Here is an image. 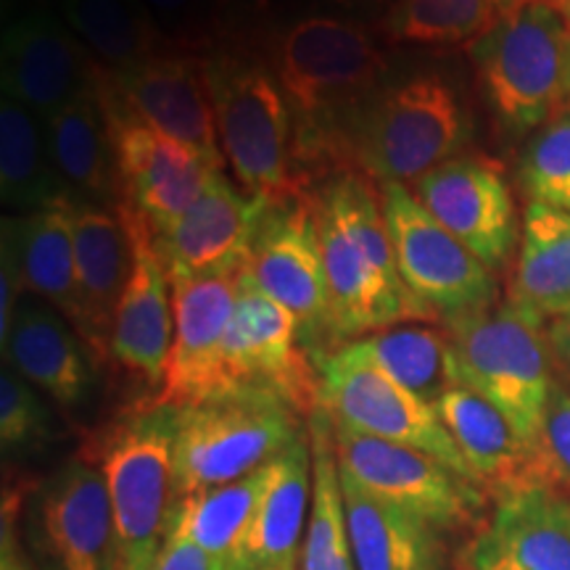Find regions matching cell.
<instances>
[{
	"mask_svg": "<svg viewBox=\"0 0 570 570\" xmlns=\"http://www.w3.org/2000/svg\"><path fill=\"white\" fill-rule=\"evenodd\" d=\"M3 360L63 410L82 407L96 381V360L75 325L32 294L21 298Z\"/></svg>",
	"mask_w": 570,
	"mask_h": 570,
	"instance_id": "25",
	"label": "cell"
},
{
	"mask_svg": "<svg viewBox=\"0 0 570 570\" xmlns=\"http://www.w3.org/2000/svg\"><path fill=\"white\" fill-rule=\"evenodd\" d=\"M468 114L444 77L412 75L386 82L348 130V159L370 180L415 185L462 154Z\"/></svg>",
	"mask_w": 570,
	"mask_h": 570,
	"instance_id": "7",
	"label": "cell"
},
{
	"mask_svg": "<svg viewBox=\"0 0 570 570\" xmlns=\"http://www.w3.org/2000/svg\"><path fill=\"white\" fill-rule=\"evenodd\" d=\"M562 9H566V13H568V19H570V6H562Z\"/></svg>",
	"mask_w": 570,
	"mask_h": 570,
	"instance_id": "48",
	"label": "cell"
},
{
	"mask_svg": "<svg viewBox=\"0 0 570 570\" xmlns=\"http://www.w3.org/2000/svg\"><path fill=\"white\" fill-rule=\"evenodd\" d=\"M547 341H550L554 360H558L570 375V315L552 320L550 327H547Z\"/></svg>",
	"mask_w": 570,
	"mask_h": 570,
	"instance_id": "44",
	"label": "cell"
},
{
	"mask_svg": "<svg viewBox=\"0 0 570 570\" xmlns=\"http://www.w3.org/2000/svg\"><path fill=\"white\" fill-rule=\"evenodd\" d=\"M225 373L233 389H267L309 417L320 407V370L306 352L296 317L248 277L225 333Z\"/></svg>",
	"mask_w": 570,
	"mask_h": 570,
	"instance_id": "15",
	"label": "cell"
},
{
	"mask_svg": "<svg viewBox=\"0 0 570 570\" xmlns=\"http://www.w3.org/2000/svg\"><path fill=\"white\" fill-rule=\"evenodd\" d=\"M101 80L142 122L225 167L206 80V56L167 48L138 67L122 71L101 67Z\"/></svg>",
	"mask_w": 570,
	"mask_h": 570,
	"instance_id": "18",
	"label": "cell"
},
{
	"mask_svg": "<svg viewBox=\"0 0 570 570\" xmlns=\"http://www.w3.org/2000/svg\"><path fill=\"white\" fill-rule=\"evenodd\" d=\"M273 69L294 114V173L306 190L346 169L348 130L386 85L389 53L360 21L312 13L277 35Z\"/></svg>",
	"mask_w": 570,
	"mask_h": 570,
	"instance_id": "1",
	"label": "cell"
},
{
	"mask_svg": "<svg viewBox=\"0 0 570 570\" xmlns=\"http://www.w3.org/2000/svg\"><path fill=\"white\" fill-rule=\"evenodd\" d=\"M504 298L541 323L570 315V214L544 204L525 206Z\"/></svg>",
	"mask_w": 570,
	"mask_h": 570,
	"instance_id": "29",
	"label": "cell"
},
{
	"mask_svg": "<svg viewBox=\"0 0 570 570\" xmlns=\"http://www.w3.org/2000/svg\"><path fill=\"white\" fill-rule=\"evenodd\" d=\"M489 3H491V9H494L497 19H499V17H504V13L520 9V6L531 3V0H489Z\"/></svg>",
	"mask_w": 570,
	"mask_h": 570,
	"instance_id": "45",
	"label": "cell"
},
{
	"mask_svg": "<svg viewBox=\"0 0 570 570\" xmlns=\"http://www.w3.org/2000/svg\"><path fill=\"white\" fill-rule=\"evenodd\" d=\"M151 570H227L223 562L206 554L202 547L185 539L183 533L167 531L164 533L161 550L156 554Z\"/></svg>",
	"mask_w": 570,
	"mask_h": 570,
	"instance_id": "41",
	"label": "cell"
},
{
	"mask_svg": "<svg viewBox=\"0 0 570 570\" xmlns=\"http://www.w3.org/2000/svg\"><path fill=\"white\" fill-rule=\"evenodd\" d=\"M468 56L494 119L512 138L539 130L566 104L570 19L558 0H531L494 19Z\"/></svg>",
	"mask_w": 570,
	"mask_h": 570,
	"instance_id": "3",
	"label": "cell"
},
{
	"mask_svg": "<svg viewBox=\"0 0 570 570\" xmlns=\"http://www.w3.org/2000/svg\"><path fill=\"white\" fill-rule=\"evenodd\" d=\"M3 502L40 570H119L117 523L104 470L88 454L69 458L38 483H6Z\"/></svg>",
	"mask_w": 570,
	"mask_h": 570,
	"instance_id": "9",
	"label": "cell"
},
{
	"mask_svg": "<svg viewBox=\"0 0 570 570\" xmlns=\"http://www.w3.org/2000/svg\"><path fill=\"white\" fill-rule=\"evenodd\" d=\"M433 407L481 489L499 499L529 487H554L541 452L525 444L510 420L487 399L465 386H454Z\"/></svg>",
	"mask_w": 570,
	"mask_h": 570,
	"instance_id": "24",
	"label": "cell"
},
{
	"mask_svg": "<svg viewBox=\"0 0 570 570\" xmlns=\"http://www.w3.org/2000/svg\"><path fill=\"white\" fill-rule=\"evenodd\" d=\"M244 273L169 283L175 312L173 348H169L167 373H164L159 394L146 404L194 407V404L238 391L233 389L225 373L223 346Z\"/></svg>",
	"mask_w": 570,
	"mask_h": 570,
	"instance_id": "16",
	"label": "cell"
},
{
	"mask_svg": "<svg viewBox=\"0 0 570 570\" xmlns=\"http://www.w3.org/2000/svg\"><path fill=\"white\" fill-rule=\"evenodd\" d=\"M558 3H560V6H570V0H558Z\"/></svg>",
	"mask_w": 570,
	"mask_h": 570,
	"instance_id": "47",
	"label": "cell"
},
{
	"mask_svg": "<svg viewBox=\"0 0 570 570\" xmlns=\"http://www.w3.org/2000/svg\"><path fill=\"white\" fill-rule=\"evenodd\" d=\"M333 420V417H331ZM338 473L365 494L428 520L439 531L470 529L483 512V491L417 449L365 436L333 420Z\"/></svg>",
	"mask_w": 570,
	"mask_h": 570,
	"instance_id": "12",
	"label": "cell"
},
{
	"mask_svg": "<svg viewBox=\"0 0 570 570\" xmlns=\"http://www.w3.org/2000/svg\"><path fill=\"white\" fill-rule=\"evenodd\" d=\"M320 407L356 433L417 449L465 481L479 483L436 407L381 370L333 352L320 365Z\"/></svg>",
	"mask_w": 570,
	"mask_h": 570,
	"instance_id": "14",
	"label": "cell"
},
{
	"mask_svg": "<svg viewBox=\"0 0 570 570\" xmlns=\"http://www.w3.org/2000/svg\"><path fill=\"white\" fill-rule=\"evenodd\" d=\"M61 17L92 59L114 71L175 48L142 0H61Z\"/></svg>",
	"mask_w": 570,
	"mask_h": 570,
	"instance_id": "33",
	"label": "cell"
},
{
	"mask_svg": "<svg viewBox=\"0 0 570 570\" xmlns=\"http://www.w3.org/2000/svg\"><path fill=\"white\" fill-rule=\"evenodd\" d=\"M275 460L254 470L246 479L175 499L167 515V531L183 533L185 539L194 541L196 547H202L206 554H212L230 570L240 539H244L262 497L273 483Z\"/></svg>",
	"mask_w": 570,
	"mask_h": 570,
	"instance_id": "32",
	"label": "cell"
},
{
	"mask_svg": "<svg viewBox=\"0 0 570 570\" xmlns=\"http://www.w3.org/2000/svg\"><path fill=\"white\" fill-rule=\"evenodd\" d=\"M132 244L117 204L82 202L75 206V273L77 317L80 333L92 360L109 362V341L117 306L130 281Z\"/></svg>",
	"mask_w": 570,
	"mask_h": 570,
	"instance_id": "23",
	"label": "cell"
},
{
	"mask_svg": "<svg viewBox=\"0 0 570 570\" xmlns=\"http://www.w3.org/2000/svg\"><path fill=\"white\" fill-rule=\"evenodd\" d=\"M306 431H309L315 489H312V512L298 570H356L346 529L331 415L317 407L306 417Z\"/></svg>",
	"mask_w": 570,
	"mask_h": 570,
	"instance_id": "35",
	"label": "cell"
},
{
	"mask_svg": "<svg viewBox=\"0 0 570 570\" xmlns=\"http://www.w3.org/2000/svg\"><path fill=\"white\" fill-rule=\"evenodd\" d=\"M566 92H568V96H566V101L570 104V56H568V82H566Z\"/></svg>",
	"mask_w": 570,
	"mask_h": 570,
	"instance_id": "46",
	"label": "cell"
},
{
	"mask_svg": "<svg viewBox=\"0 0 570 570\" xmlns=\"http://www.w3.org/2000/svg\"><path fill=\"white\" fill-rule=\"evenodd\" d=\"M96 85L111 135L117 204L138 214L151 233L159 235L204 196L223 167L125 109L101 80V63L96 69Z\"/></svg>",
	"mask_w": 570,
	"mask_h": 570,
	"instance_id": "11",
	"label": "cell"
},
{
	"mask_svg": "<svg viewBox=\"0 0 570 570\" xmlns=\"http://www.w3.org/2000/svg\"><path fill=\"white\" fill-rule=\"evenodd\" d=\"M539 452L554 487L570 489V389L558 381L544 412Z\"/></svg>",
	"mask_w": 570,
	"mask_h": 570,
	"instance_id": "40",
	"label": "cell"
},
{
	"mask_svg": "<svg viewBox=\"0 0 570 570\" xmlns=\"http://www.w3.org/2000/svg\"><path fill=\"white\" fill-rule=\"evenodd\" d=\"M269 204V198L246 194L223 173L214 175L204 196L173 227L154 235L169 283L244 273Z\"/></svg>",
	"mask_w": 570,
	"mask_h": 570,
	"instance_id": "19",
	"label": "cell"
},
{
	"mask_svg": "<svg viewBox=\"0 0 570 570\" xmlns=\"http://www.w3.org/2000/svg\"><path fill=\"white\" fill-rule=\"evenodd\" d=\"M309 431L275 460V475L240 539L230 570H298L312 512Z\"/></svg>",
	"mask_w": 570,
	"mask_h": 570,
	"instance_id": "26",
	"label": "cell"
},
{
	"mask_svg": "<svg viewBox=\"0 0 570 570\" xmlns=\"http://www.w3.org/2000/svg\"><path fill=\"white\" fill-rule=\"evenodd\" d=\"M53 439V417L38 389L17 370L0 373V446L3 454L38 452Z\"/></svg>",
	"mask_w": 570,
	"mask_h": 570,
	"instance_id": "38",
	"label": "cell"
},
{
	"mask_svg": "<svg viewBox=\"0 0 570 570\" xmlns=\"http://www.w3.org/2000/svg\"><path fill=\"white\" fill-rule=\"evenodd\" d=\"M518 180L531 204L570 214V104L531 135L520 156Z\"/></svg>",
	"mask_w": 570,
	"mask_h": 570,
	"instance_id": "37",
	"label": "cell"
},
{
	"mask_svg": "<svg viewBox=\"0 0 570 570\" xmlns=\"http://www.w3.org/2000/svg\"><path fill=\"white\" fill-rule=\"evenodd\" d=\"M302 412L267 389L177 407L173 502L246 479L306 436Z\"/></svg>",
	"mask_w": 570,
	"mask_h": 570,
	"instance_id": "8",
	"label": "cell"
},
{
	"mask_svg": "<svg viewBox=\"0 0 570 570\" xmlns=\"http://www.w3.org/2000/svg\"><path fill=\"white\" fill-rule=\"evenodd\" d=\"M0 570H40L21 541L19 515L9 502H3V525H0Z\"/></svg>",
	"mask_w": 570,
	"mask_h": 570,
	"instance_id": "42",
	"label": "cell"
},
{
	"mask_svg": "<svg viewBox=\"0 0 570 570\" xmlns=\"http://www.w3.org/2000/svg\"><path fill=\"white\" fill-rule=\"evenodd\" d=\"M336 354L370 365L425 402L436 404L449 389L460 386L452 344L444 327L412 320L370 333L338 346Z\"/></svg>",
	"mask_w": 570,
	"mask_h": 570,
	"instance_id": "31",
	"label": "cell"
},
{
	"mask_svg": "<svg viewBox=\"0 0 570 570\" xmlns=\"http://www.w3.org/2000/svg\"><path fill=\"white\" fill-rule=\"evenodd\" d=\"M356 570H446L444 531L370 497L341 475Z\"/></svg>",
	"mask_w": 570,
	"mask_h": 570,
	"instance_id": "28",
	"label": "cell"
},
{
	"mask_svg": "<svg viewBox=\"0 0 570 570\" xmlns=\"http://www.w3.org/2000/svg\"><path fill=\"white\" fill-rule=\"evenodd\" d=\"M98 61L67 21L27 11L3 30V96L30 109L42 125L96 77Z\"/></svg>",
	"mask_w": 570,
	"mask_h": 570,
	"instance_id": "21",
	"label": "cell"
},
{
	"mask_svg": "<svg viewBox=\"0 0 570 570\" xmlns=\"http://www.w3.org/2000/svg\"><path fill=\"white\" fill-rule=\"evenodd\" d=\"M142 3L175 48L202 53L214 40L223 0H142Z\"/></svg>",
	"mask_w": 570,
	"mask_h": 570,
	"instance_id": "39",
	"label": "cell"
},
{
	"mask_svg": "<svg viewBox=\"0 0 570 570\" xmlns=\"http://www.w3.org/2000/svg\"><path fill=\"white\" fill-rule=\"evenodd\" d=\"M75 206L77 196H61L38 212L3 217L0 244L17 259L24 294L48 302L75 325Z\"/></svg>",
	"mask_w": 570,
	"mask_h": 570,
	"instance_id": "27",
	"label": "cell"
},
{
	"mask_svg": "<svg viewBox=\"0 0 570 570\" xmlns=\"http://www.w3.org/2000/svg\"><path fill=\"white\" fill-rule=\"evenodd\" d=\"M325 3L344 13V19L360 21L370 30L381 32V27L394 17L402 0H325Z\"/></svg>",
	"mask_w": 570,
	"mask_h": 570,
	"instance_id": "43",
	"label": "cell"
},
{
	"mask_svg": "<svg viewBox=\"0 0 570 570\" xmlns=\"http://www.w3.org/2000/svg\"><path fill=\"white\" fill-rule=\"evenodd\" d=\"M377 188L399 275L428 315L446 323L499 302L494 273L417 202L407 185L381 183Z\"/></svg>",
	"mask_w": 570,
	"mask_h": 570,
	"instance_id": "10",
	"label": "cell"
},
{
	"mask_svg": "<svg viewBox=\"0 0 570 570\" xmlns=\"http://www.w3.org/2000/svg\"><path fill=\"white\" fill-rule=\"evenodd\" d=\"M323 244L333 352L386 327L433 323L399 275L381 188L360 169L325 177L312 194Z\"/></svg>",
	"mask_w": 570,
	"mask_h": 570,
	"instance_id": "2",
	"label": "cell"
},
{
	"mask_svg": "<svg viewBox=\"0 0 570 570\" xmlns=\"http://www.w3.org/2000/svg\"><path fill=\"white\" fill-rule=\"evenodd\" d=\"M67 194L69 188L56 173L51 151H48L46 125L11 96H3L0 101V198H3V206L19 214H30Z\"/></svg>",
	"mask_w": 570,
	"mask_h": 570,
	"instance_id": "34",
	"label": "cell"
},
{
	"mask_svg": "<svg viewBox=\"0 0 570 570\" xmlns=\"http://www.w3.org/2000/svg\"><path fill=\"white\" fill-rule=\"evenodd\" d=\"M412 194L489 269L508 267L518 246V212L502 167L483 154H460L412 185Z\"/></svg>",
	"mask_w": 570,
	"mask_h": 570,
	"instance_id": "17",
	"label": "cell"
},
{
	"mask_svg": "<svg viewBox=\"0 0 570 570\" xmlns=\"http://www.w3.org/2000/svg\"><path fill=\"white\" fill-rule=\"evenodd\" d=\"M460 560L465 570H570V497L558 487L499 497Z\"/></svg>",
	"mask_w": 570,
	"mask_h": 570,
	"instance_id": "22",
	"label": "cell"
},
{
	"mask_svg": "<svg viewBox=\"0 0 570 570\" xmlns=\"http://www.w3.org/2000/svg\"><path fill=\"white\" fill-rule=\"evenodd\" d=\"M48 151L71 196L106 204L117 198L109 122L96 77L46 122Z\"/></svg>",
	"mask_w": 570,
	"mask_h": 570,
	"instance_id": "30",
	"label": "cell"
},
{
	"mask_svg": "<svg viewBox=\"0 0 570 570\" xmlns=\"http://www.w3.org/2000/svg\"><path fill=\"white\" fill-rule=\"evenodd\" d=\"M132 244L130 281L114 317L109 362L159 394L175 336L173 285L156 252L154 233L138 214L117 204Z\"/></svg>",
	"mask_w": 570,
	"mask_h": 570,
	"instance_id": "20",
	"label": "cell"
},
{
	"mask_svg": "<svg viewBox=\"0 0 570 570\" xmlns=\"http://www.w3.org/2000/svg\"><path fill=\"white\" fill-rule=\"evenodd\" d=\"M494 19L489 0H402L377 35L396 46H468Z\"/></svg>",
	"mask_w": 570,
	"mask_h": 570,
	"instance_id": "36",
	"label": "cell"
},
{
	"mask_svg": "<svg viewBox=\"0 0 570 570\" xmlns=\"http://www.w3.org/2000/svg\"><path fill=\"white\" fill-rule=\"evenodd\" d=\"M248 277L296 317L306 352L320 365L333 354L323 244L312 194L273 202L256 230Z\"/></svg>",
	"mask_w": 570,
	"mask_h": 570,
	"instance_id": "13",
	"label": "cell"
},
{
	"mask_svg": "<svg viewBox=\"0 0 570 570\" xmlns=\"http://www.w3.org/2000/svg\"><path fill=\"white\" fill-rule=\"evenodd\" d=\"M177 407L138 404L92 433L82 454L104 470L117 523L119 570H151L161 550L175 487Z\"/></svg>",
	"mask_w": 570,
	"mask_h": 570,
	"instance_id": "6",
	"label": "cell"
},
{
	"mask_svg": "<svg viewBox=\"0 0 570 570\" xmlns=\"http://www.w3.org/2000/svg\"><path fill=\"white\" fill-rule=\"evenodd\" d=\"M541 320L508 298L444 323L460 386L487 399L539 452L552 394V348Z\"/></svg>",
	"mask_w": 570,
	"mask_h": 570,
	"instance_id": "5",
	"label": "cell"
},
{
	"mask_svg": "<svg viewBox=\"0 0 570 570\" xmlns=\"http://www.w3.org/2000/svg\"><path fill=\"white\" fill-rule=\"evenodd\" d=\"M223 159L252 196L288 202L306 190L294 173V114L273 63L238 51L206 56Z\"/></svg>",
	"mask_w": 570,
	"mask_h": 570,
	"instance_id": "4",
	"label": "cell"
}]
</instances>
